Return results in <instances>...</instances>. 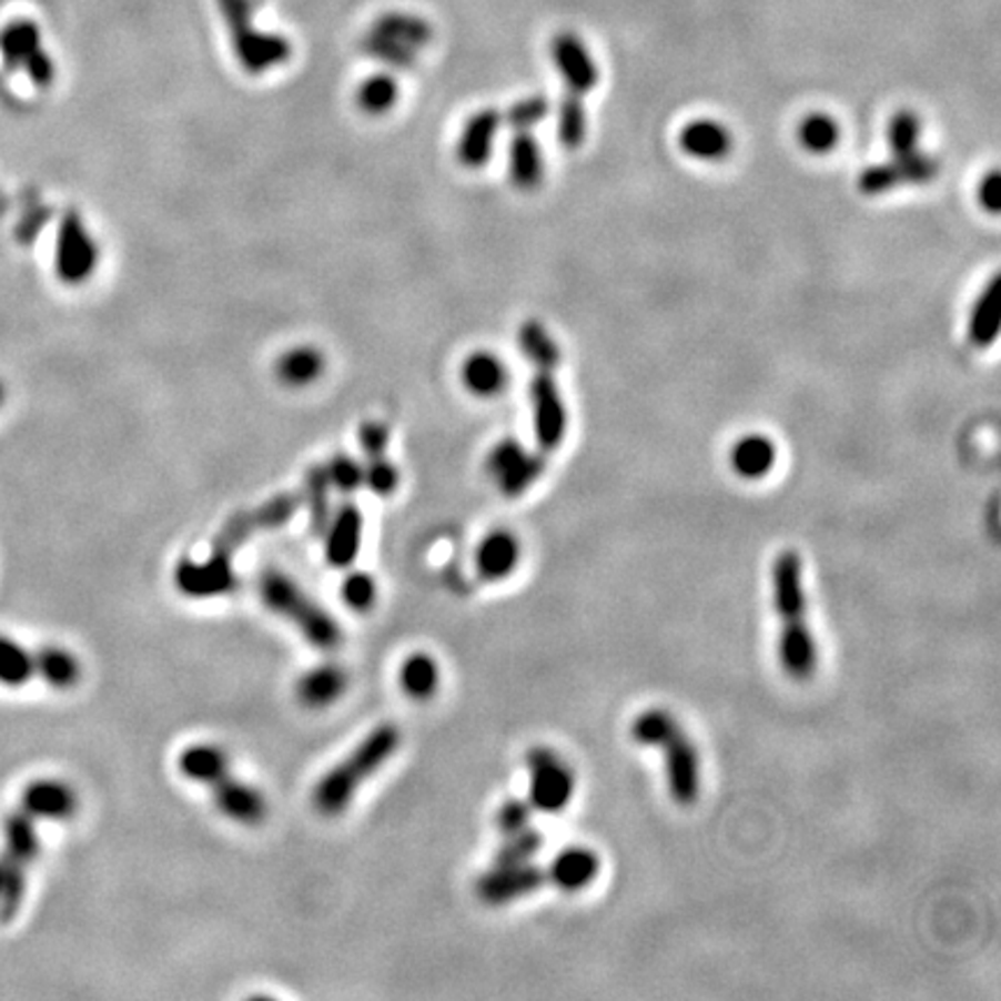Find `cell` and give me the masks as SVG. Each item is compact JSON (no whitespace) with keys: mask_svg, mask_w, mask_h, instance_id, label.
<instances>
[{"mask_svg":"<svg viewBox=\"0 0 1001 1001\" xmlns=\"http://www.w3.org/2000/svg\"><path fill=\"white\" fill-rule=\"evenodd\" d=\"M772 598L777 617L781 619V666L793 679H807L813 675L819 656L807 624L802 559L793 549L781 552L772 564Z\"/></svg>","mask_w":1001,"mask_h":1001,"instance_id":"6da1fadb","label":"cell"},{"mask_svg":"<svg viewBox=\"0 0 1001 1001\" xmlns=\"http://www.w3.org/2000/svg\"><path fill=\"white\" fill-rule=\"evenodd\" d=\"M630 735L638 745L656 747L666 758L670 796L679 807L696 805L700 796V758L691 737L666 709H647L638 715Z\"/></svg>","mask_w":1001,"mask_h":1001,"instance_id":"7a4b0ae2","label":"cell"},{"mask_svg":"<svg viewBox=\"0 0 1001 1001\" xmlns=\"http://www.w3.org/2000/svg\"><path fill=\"white\" fill-rule=\"evenodd\" d=\"M400 745L402 730L394 724H381L374 728L344 762H338L313 788V807L325 816H338L353 802L360 786L397 754Z\"/></svg>","mask_w":1001,"mask_h":1001,"instance_id":"3957f363","label":"cell"},{"mask_svg":"<svg viewBox=\"0 0 1001 1001\" xmlns=\"http://www.w3.org/2000/svg\"><path fill=\"white\" fill-rule=\"evenodd\" d=\"M260 596L272 613L295 624L313 647L332 651L341 645V626L336 619H332L318 603H313L287 575L267 570L260 579Z\"/></svg>","mask_w":1001,"mask_h":1001,"instance_id":"277c9868","label":"cell"},{"mask_svg":"<svg viewBox=\"0 0 1001 1001\" xmlns=\"http://www.w3.org/2000/svg\"><path fill=\"white\" fill-rule=\"evenodd\" d=\"M98 244L77 212H65L59 223L54 270L65 285H82L98 270Z\"/></svg>","mask_w":1001,"mask_h":1001,"instance_id":"5b68a950","label":"cell"},{"mask_svg":"<svg viewBox=\"0 0 1001 1001\" xmlns=\"http://www.w3.org/2000/svg\"><path fill=\"white\" fill-rule=\"evenodd\" d=\"M526 768H529L532 807L545 813L566 809L575 790V779L566 762L552 749L534 747L526 754Z\"/></svg>","mask_w":1001,"mask_h":1001,"instance_id":"8992f818","label":"cell"},{"mask_svg":"<svg viewBox=\"0 0 1001 1001\" xmlns=\"http://www.w3.org/2000/svg\"><path fill=\"white\" fill-rule=\"evenodd\" d=\"M939 161L930 153H907V155H892L888 163L869 165L858 176V189L862 195H883L888 191H894L900 186H920V183H930L939 176Z\"/></svg>","mask_w":1001,"mask_h":1001,"instance_id":"52a82bcc","label":"cell"},{"mask_svg":"<svg viewBox=\"0 0 1001 1001\" xmlns=\"http://www.w3.org/2000/svg\"><path fill=\"white\" fill-rule=\"evenodd\" d=\"M532 408H534V432L540 453L557 451L566 436L568 413L562 400L557 381L547 372H538L532 381Z\"/></svg>","mask_w":1001,"mask_h":1001,"instance_id":"ba28073f","label":"cell"},{"mask_svg":"<svg viewBox=\"0 0 1001 1001\" xmlns=\"http://www.w3.org/2000/svg\"><path fill=\"white\" fill-rule=\"evenodd\" d=\"M174 585L189 598H214L225 596L236 587V575L232 559L223 555L209 557L206 562H195L183 557L174 568Z\"/></svg>","mask_w":1001,"mask_h":1001,"instance_id":"9c48e42d","label":"cell"},{"mask_svg":"<svg viewBox=\"0 0 1001 1001\" xmlns=\"http://www.w3.org/2000/svg\"><path fill=\"white\" fill-rule=\"evenodd\" d=\"M547 881V867H536L532 862L515 867H492L487 874L478 879L476 894L485 904L498 907L529 898Z\"/></svg>","mask_w":1001,"mask_h":1001,"instance_id":"30bf717a","label":"cell"},{"mask_svg":"<svg viewBox=\"0 0 1001 1001\" xmlns=\"http://www.w3.org/2000/svg\"><path fill=\"white\" fill-rule=\"evenodd\" d=\"M549 54H552V61H555L557 70L562 72L568 91L585 95L598 87V79H600L598 65L592 57V51L587 49V44L575 33H559L552 38Z\"/></svg>","mask_w":1001,"mask_h":1001,"instance_id":"8fae6325","label":"cell"},{"mask_svg":"<svg viewBox=\"0 0 1001 1001\" xmlns=\"http://www.w3.org/2000/svg\"><path fill=\"white\" fill-rule=\"evenodd\" d=\"M232 47L236 61L251 74H262L290 61L293 47L279 33H262L253 26L232 33Z\"/></svg>","mask_w":1001,"mask_h":1001,"instance_id":"7c38bea8","label":"cell"},{"mask_svg":"<svg viewBox=\"0 0 1001 1001\" xmlns=\"http://www.w3.org/2000/svg\"><path fill=\"white\" fill-rule=\"evenodd\" d=\"M212 796L223 816L242 826H260L267 816V800L253 786L234 779L230 772L219 777L212 786Z\"/></svg>","mask_w":1001,"mask_h":1001,"instance_id":"4fadbf2b","label":"cell"},{"mask_svg":"<svg viewBox=\"0 0 1001 1001\" xmlns=\"http://www.w3.org/2000/svg\"><path fill=\"white\" fill-rule=\"evenodd\" d=\"M21 811L29 813L33 821H68L77 811V796L63 781L38 779L23 788Z\"/></svg>","mask_w":1001,"mask_h":1001,"instance_id":"5bb4252c","label":"cell"},{"mask_svg":"<svg viewBox=\"0 0 1001 1001\" xmlns=\"http://www.w3.org/2000/svg\"><path fill=\"white\" fill-rule=\"evenodd\" d=\"M504 119H501L498 110H481L478 114H473L457 142V161L468 168V170H481L483 165H487V161L492 158L494 151V140L496 133Z\"/></svg>","mask_w":1001,"mask_h":1001,"instance_id":"9a60e30c","label":"cell"},{"mask_svg":"<svg viewBox=\"0 0 1001 1001\" xmlns=\"http://www.w3.org/2000/svg\"><path fill=\"white\" fill-rule=\"evenodd\" d=\"M325 557L334 568H348L355 564L362 545V513L355 504H344L330 519L325 532Z\"/></svg>","mask_w":1001,"mask_h":1001,"instance_id":"2e32d148","label":"cell"},{"mask_svg":"<svg viewBox=\"0 0 1001 1001\" xmlns=\"http://www.w3.org/2000/svg\"><path fill=\"white\" fill-rule=\"evenodd\" d=\"M679 149L698 161H724L732 151V135L712 119H698L681 128Z\"/></svg>","mask_w":1001,"mask_h":1001,"instance_id":"e0dca14e","label":"cell"},{"mask_svg":"<svg viewBox=\"0 0 1001 1001\" xmlns=\"http://www.w3.org/2000/svg\"><path fill=\"white\" fill-rule=\"evenodd\" d=\"M519 555L522 547L510 532L506 529L489 532L476 549L478 575L483 579H489V583H494V579H504L517 568Z\"/></svg>","mask_w":1001,"mask_h":1001,"instance_id":"ac0fdd59","label":"cell"},{"mask_svg":"<svg viewBox=\"0 0 1001 1001\" xmlns=\"http://www.w3.org/2000/svg\"><path fill=\"white\" fill-rule=\"evenodd\" d=\"M600 869V860L594 851L585 847L564 849L547 867V879L566 892L587 888Z\"/></svg>","mask_w":1001,"mask_h":1001,"instance_id":"d6986e66","label":"cell"},{"mask_svg":"<svg viewBox=\"0 0 1001 1001\" xmlns=\"http://www.w3.org/2000/svg\"><path fill=\"white\" fill-rule=\"evenodd\" d=\"M777 462V447L768 436L749 434L735 443L730 453V466L737 476L745 481H758L766 478L775 468Z\"/></svg>","mask_w":1001,"mask_h":1001,"instance_id":"ffe728a7","label":"cell"},{"mask_svg":"<svg viewBox=\"0 0 1001 1001\" xmlns=\"http://www.w3.org/2000/svg\"><path fill=\"white\" fill-rule=\"evenodd\" d=\"M462 381L476 397L492 400L508 385V368L492 353H473L462 364Z\"/></svg>","mask_w":1001,"mask_h":1001,"instance_id":"44dd1931","label":"cell"},{"mask_svg":"<svg viewBox=\"0 0 1001 1001\" xmlns=\"http://www.w3.org/2000/svg\"><path fill=\"white\" fill-rule=\"evenodd\" d=\"M348 689L346 673L336 666H321L309 670L297 684V698L304 707L323 709L336 702Z\"/></svg>","mask_w":1001,"mask_h":1001,"instance_id":"7402d4cb","label":"cell"},{"mask_svg":"<svg viewBox=\"0 0 1001 1001\" xmlns=\"http://www.w3.org/2000/svg\"><path fill=\"white\" fill-rule=\"evenodd\" d=\"M276 378L287 387H306L325 372V355L313 346H297L285 351L276 360Z\"/></svg>","mask_w":1001,"mask_h":1001,"instance_id":"603a6c76","label":"cell"},{"mask_svg":"<svg viewBox=\"0 0 1001 1001\" xmlns=\"http://www.w3.org/2000/svg\"><path fill=\"white\" fill-rule=\"evenodd\" d=\"M543 151L532 133H517L510 142V179L515 189L534 191L543 181Z\"/></svg>","mask_w":1001,"mask_h":1001,"instance_id":"cb8c5ba5","label":"cell"},{"mask_svg":"<svg viewBox=\"0 0 1001 1001\" xmlns=\"http://www.w3.org/2000/svg\"><path fill=\"white\" fill-rule=\"evenodd\" d=\"M1001 315V279L992 276L969 318V338L977 348L990 346L999 332Z\"/></svg>","mask_w":1001,"mask_h":1001,"instance_id":"d4e9b609","label":"cell"},{"mask_svg":"<svg viewBox=\"0 0 1001 1001\" xmlns=\"http://www.w3.org/2000/svg\"><path fill=\"white\" fill-rule=\"evenodd\" d=\"M517 344L538 372H557L562 364V348L538 321H526L517 332Z\"/></svg>","mask_w":1001,"mask_h":1001,"instance_id":"484cf974","label":"cell"},{"mask_svg":"<svg viewBox=\"0 0 1001 1001\" xmlns=\"http://www.w3.org/2000/svg\"><path fill=\"white\" fill-rule=\"evenodd\" d=\"M42 47L40 26L31 19H17L8 23L0 33V59L10 68L19 70L33 51Z\"/></svg>","mask_w":1001,"mask_h":1001,"instance_id":"4316f807","label":"cell"},{"mask_svg":"<svg viewBox=\"0 0 1001 1001\" xmlns=\"http://www.w3.org/2000/svg\"><path fill=\"white\" fill-rule=\"evenodd\" d=\"M179 772L191 781L212 786L219 777L230 772V760L225 751L214 745H195L179 756Z\"/></svg>","mask_w":1001,"mask_h":1001,"instance_id":"83f0119b","label":"cell"},{"mask_svg":"<svg viewBox=\"0 0 1001 1001\" xmlns=\"http://www.w3.org/2000/svg\"><path fill=\"white\" fill-rule=\"evenodd\" d=\"M330 489L332 483L327 478V471L323 464H313L306 471L304 478V492H302V501L309 510V522H311V532L325 536L330 519H332V506H330Z\"/></svg>","mask_w":1001,"mask_h":1001,"instance_id":"f1b7e54d","label":"cell"},{"mask_svg":"<svg viewBox=\"0 0 1001 1001\" xmlns=\"http://www.w3.org/2000/svg\"><path fill=\"white\" fill-rule=\"evenodd\" d=\"M33 666L38 677H42L49 687L61 691L72 689L82 679V666H79L77 656L65 651L63 647H42L38 654H33Z\"/></svg>","mask_w":1001,"mask_h":1001,"instance_id":"f546056e","label":"cell"},{"mask_svg":"<svg viewBox=\"0 0 1001 1001\" xmlns=\"http://www.w3.org/2000/svg\"><path fill=\"white\" fill-rule=\"evenodd\" d=\"M372 31L383 33L392 40H400L411 49L427 47L434 38V29L427 19L417 17V14H406V12H383L374 21Z\"/></svg>","mask_w":1001,"mask_h":1001,"instance_id":"4dcf8cb0","label":"cell"},{"mask_svg":"<svg viewBox=\"0 0 1001 1001\" xmlns=\"http://www.w3.org/2000/svg\"><path fill=\"white\" fill-rule=\"evenodd\" d=\"M400 681L404 694L413 700H429L438 691V664L429 654H413L402 666Z\"/></svg>","mask_w":1001,"mask_h":1001,"instance_id":"1f68e13d","label":"cell"},{"mask_svg":"<svg viewBox=\"0 0 1001 1001\" xmlns=\"http://www.w3.org/2000/svg\"><path fill=\"white\" fill-rule=\"evenodd\" d=\"M3 830H6V853L12 860L29 867L40 853V839L31 816L23 811L8 813Z\"/></svg>","mask_w":1001,"mask_h":1001,"instance_id":"d6a6232c","label":"cell"},{"mask_svg":"<svg viewBox=\"0 0 1001 1001\" xmlns=\"http://www.w3.org/2000/svg\"><path fill=\"white\" fill-rule=\"evenodd\" d=\"M400 100V84L392 74H374L357 89V108L368 117L387 114Z\"/></svg>","mask_w":1001,"mask_h":1001,"instance_id":"836d02e7","label":"cell"},{"mask_svg":"<svg viewBox=\"0 0 1001 1001\" xmlns=\"http://www.w3.org/2000/svg\"><path fill=\"white\" fill-rule=\"evenodd\" d=\"M36 675L33 654L17 640L0 636V684L10 689L23 687Z\"/></svg>","mask_w":1001,"mask_h":1001,"instance_id":"e575fe53","label":"cell"},{"mask_svg":"<svg viewBox=\"0 0 1001 1001\" xmlns=\"http://www.w3.org/2000/svg\"><path fill=\"white\" fill-rule=\"evenodd\" d=\"M302 506H304L302 494L281 492V494H274L272 498H267L265 504L257 506L255 510H251V517H253L255 529L274 532L293 519Z\"/></svg>","mask_w":1001,"mask_h":1001,"instance_id":"d590c367","label":"cell"},{"mask_svg":"<svg viewBox=\"0 0 1001 1001\" xmlns=\"http://www.w3.org/2000/svg\"><path fill=\"white\" fill-rule=\"evenodd\" d=\"M587 140V112L583 95L568 91L559 104V142L568 151H577Z\"/></svg>","mask_w":1001,"mask_h":1001,"instance_id":"8d00e7d4","label":"cell"},{"mask_svg":"<svg viewBox=\"0 0 1001 1001\" xmlns=\"http://www.w3.org/2000/svg\"><path fill=\"white\" fill-rule=\"evenodd\" d=\"M362 51L368 59H374L383 65H390L394 70H411V68H415V61H417L415 49L406 47L400 40H392L383 33H376V31L364 36Z\"/></svg>","mask_w":1001,"mask_h":1001,"instance_id":"74e56055","label":"cell"},{"mask_svg":"<svg viewBox=\"0 0 1001 1001\" xmlns=\"http://www.w3.org/2000/svg\"><path fill=\"white\" fill-rule=\"evenodd\" d=\"M543 845H545L543 832L534 830L532 826L519 832L506 835L504 845L496 849L494 867H515V865L532 862V858L543 849Z\"/></svg>","mask_w":1001,"mask_h":1001,"instance_id":"f35d334b","label":"cell"},{"mask_svg":"<svg viewBox=\"0 0 1001 1001\" xmlns=\"http://www.w3.org/2000/svg\"><path fill=\"white\" fill-rule=\"evenodd\" d=\"M798 135H800V144L809 153L826 155L839 144L841 130H839V123L832 117H828V114H811V117H807L802 121Z\"/></svg>","mask_w":1001,"mask_h":1001,"instance_id":"ab89813d","label":"cell"},{"mask_svg":"<svg viewBox=\"0 0 1001 1001\" xmlns=\"http://www.w3.org/2000/svg\"><path fill=\"white\" fill-rule=\"evenodd\" d=\"M545 466H547L545 453H536V455L526 453V455H524V457L506 473V476H501V478L496 481V485H498V489L504 492L508 498L522 496L524 492H529V489L540 481V476L545 473Z\"/></svg>","mask_w":1001,"mask_h":1001,"instance_id":"60d3db41","label":"cell"},{"mask_svg":"<svg viewBox=\"0 0 1001 1001\" xmlns=\"http://www.w3.org/2000/svg\"><path fill=\"white\" fill-rule=\"evenodd\" d=\"M255 532H257V529H255V524H253L251 510H240V513H234V515H230V517L225 519V524L221 526L219 534L214 536V547H212V552H214V555H223V557H230V559H232L234 552L240 549L242 545H246L249 538H251Z\"/></svg>","mask_w":1001,"mask_h":1001,"instance_id":"b9f144b4","label":"cell"},{"mask_svg":"<svg viewBox=\"0 0 1001 1001\" xmlns=\"http://www.w3.org/2000/svg\"><path fill=\"white\" fill-rule=\"evenodd\" d=\"M920 130H923V125H920V119L916 112L900 110L898 114H894L888 121V130H886L888 146H890L892 155H907V153L918 151Z\"/></svg>","mask_w":1001,"mask_h":1001,"instance_id":"7bdbcfd3","label":"cell"},{"mask_svg":"<svg viewBox=\"0 0 1001 1001\" xmlns=\"http://www.w3.org/2000/svg\"><path fill=\"white\" fill-rule=\"evenodd\" d=\"M23 894H26V865L10 858L8 874H6L3 888H0V923L3 926L12 923V920L19 916L21 904H23Z\"/></svg>","mask_w":1001,"mask_h":1001,"instance_id":"ee69618b","label":"cell"},{"mask_svg":"<svg viewBox=\"0 0 1001 1001\" xmlns=\"http://www.w3.org/2000/svg\"><path fill=\"white\" fill-rule=\"evenodd\" d=\"M547 114L549 100L545 95H532L515 102L513 108L506 110V114H501V119H504V123H508L515 133H529L534 125L547 119Z\"/></svg>","mask_w":1001,"mask_h":1001,"instance_id":"f6af8a7d","label":"cell"},{"mask_svg":"<svg viewBox=\"0 0 1001 1001\" xmlns=\"http://www.w3.org/2000/svg\"><path fill=\"white\" fill-rule=\"evenodd\" d=\"M325 471L332 487L341 494H355L364 485V466L348 455H334L330 464H325Z\"/></svg>","mask_w":1001,"mask_h":1001,"instance_id":"bcb514c9","label":"cell"},{"mask_svg":"<svg viewBox=\"0 0 1001 1001\" xmlns=\"http://www.w3.org/2000/svg\"><path fill=\"white\" fill-rule=\"evenodd\" d=\"M341 596L355 613L372 610L376 603V579L368 573H351L341 585Z\"/></svg>","mask_w":1001,"mask_h":1001,"instance_id":"7dc6e473","label":"cell"},{"mask_svg":"<svg viewBox=\"0 0 1001 1001\" xmlns=\"http://www.w3.org/2000/svg\"><path fill=\"white\" fill-rule=\"evenodd\" d=\"M364 485L378 496H390L400 487V471L385 455L368 459L364 466Z\"/></svg>","mask_w":1001,"mask_h":1001,"instance_id":"c3c4849f","label":"cell"},{"mask_svg":"<svg viewBox=\"0 0 1001 1001\" xmlns=\"http://www.w3.org/2000/svg\"><path fill=\"white\" fill-rule=\"evenodd\" d=\"M526 455V451L522 447V443H517V441H513V438H506V441H501V443H496L492 451H489V455H487V462H485V468H487V473L489 476L494 478V481H498L501 476H506V473L522 459Z\"/></svg>","mask_w":1001,"mask_h":1001,"instance_id":"681fc988","label":"cell"},{"mask_svg":"<svg viewBox=\"0 0 1001 1001\" xmlns=\"http://www.w3.org/2000/svg\"><path fill=\"white\" fill-rule=\"evenodd\" d=\"M529 823H532V802L513 798L506 800L496 811V830L504 837L529 828Z\"/></svg>","mask_w":1001,"mask_h":1001,"instance_id":"f907efd6","label":"cell"},{"mask_svg":"<svg viewBox=\"0 0 1001 1001\" xmlns=\"http://www.w3.org/2000/svg\"><path fill=\"white\" fill-rule=\"evenodd\" d=\"M216 3H219L221 17H223V21L228 26L230 36L236 33V31H242V29H249V26H253L255 6L251 3V0H216Z\"/></svg>","mask_w":1001,"mask_h":1001,"instance_id":"816d5d0a","label":"cell"},{"mask_svg":"<svg viewBox=\"0 0 1001 1001\" xmlns=\"http://www.w3.org/2000/svg\"><path fill=\"white\" fill-rule=\"evenodd\" d=\"M387 441H390V429L383 423H376V419H368L360 427V445L362 453L366 455V459H376L383 457L387 451Z\"/></svg>","mask_w":1001,"mask_h":1001,"instance_id":"f5cc1de1","label":"cell"},{"mask_svg":"<svg viewBox=\"0 0 1001 1001\" xmlns=\"http://www.w3.org/2000/svg\"><path fill=\"white\" fill-rule=\"evenodd\" d=\"M21 68L26 70V74H29L31 84H36L38 89H47L57 77V63L51 61V57L42 47L38 51H33V54L26 59V63Z\"/></svg>","mask_w":1001,"mask_h":1001,"instance_id":"db71d44e","label":"cell"},{"mask_svg":"<svg viewBox=\"0 0 1001 1001\" xmlns=\"http://www.w3.org/2000/svg\"><path fill=\"white\" fill-rule=\"evenodd\" d=\"M979 202L990 214H997L1001 209V179L999 172H990L979 186Z\"/></svg>","mask_w":1001,"mask_h":1001,"instance_id":"11a10c76","label":"cell"},{"mask_svg":"<svg viewBox=\"0 0 1001 1001\" xmlns=\"http://www.w3.org/2000/svg\"><path fill=\"white\" fill-rule=\"evenodd\" d=\"M47 221H49V209H44V206L33 209V212L23 219V223H19V230H17L23 244H31V240H36V236L42 232Z\"/></svg>","mask_w":1001,"mask_h":1001,"instance_id":"9f6ffc18","label":"cell"},{"mask_svg":"<svg viewBox=\"0 0 1001 1001\" xmlns=\"http://www.w3.org/2000/svg\"><path fill=\"white\" fill-rule=\"evenodd\" d=\"M8 865H10V856L3 853V856H0V888H3V881H6V874H8Z\"/></svg>","mask_w":1001,"mask_h":1001,"instance_id":"6f0895ef","label":"cell"},{"mask_svg":"<svg viewBox=\"0 0 1001 1001\" xmlns=\"http://www.w3.org/2000/svg\"><path fill=\"white\" fill-rule=\"evenodd\" d=\"M6 212H8V200L3 193H0V214H6Z\"/></svg>","mask_w":1001,"mask_h":1001,"instance_id":"680465c9","label":"cell"},{"mask_svg":"<svg viewBox=\"0 0 1001 1001\" xmlns=\"http://www.w3.org/2000/svg\"><path fill=\"white\" fill-rule=\"evenodd\" d=\"M3 402H6V385L0 383V404H3Z\"/></svg>","mask_w":1001,"mask_h":1001,"instance_id":"91938a15","label":"cell"},{"mask_svg":"<svg viewBox=\"0 0 1001 1001\" xmlns=\"http://www.w3.org/2000/svg\"><path fill=\"white\" fill-rule=\"evenodd\" d=\"M251 3H253L255 8H260V6H262V0H251Z\"/></svg>","mask_w":1001,"mask_h":1001,"instance_id":"94428289","label":"cell"}]
</instances>
